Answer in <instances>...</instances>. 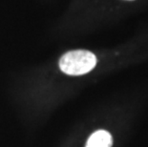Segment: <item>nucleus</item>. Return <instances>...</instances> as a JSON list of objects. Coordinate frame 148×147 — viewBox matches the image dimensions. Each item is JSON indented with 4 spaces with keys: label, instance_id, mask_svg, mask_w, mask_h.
<instances>
[{
    "label": "nucleus",
    "instance_id": "nucleus-3",
    "mask_svg": "<svg viewBox=\"0 0 148 147\" xmlns=\"http://www.w3.org/2000/svg\"><path fill=\"white\" fill-rule=\"evenodd\" d=\"M129 1H131V0H129Z\"/></svg>",
    "mask_w": 148,
    "mask_h": 147
},
{
    "label": "nucleus",
    "instance_id": "nucleus-2",
    "mask_svg": "<svg viewBox=\"0 0 148 147\" xmlns=\"http://www.w3.org/2000/svg\"><path fill=\"white\" fill-rule=\"evenodd\" d=\"M111 134L105 130H99L93 133L88 139L86 147H112Z\"/></svg>",
    "mask_w": 148,
    "mask_h": 147
},
{
    "label": "nucleus",
    "instance_id": "nucleus-1",
    "mask_svg": "<svg viewBox=\"0 0 148 147\" xmlns=\"http://www.w3.org/2000/svg\"><path fill=\"white\" fill-rule=\"evenodd\" d=\"M96 55L86 50H75L64 54L59 59V68L69 76H81L96 67Z\"/></svg>",
    "mask_w": 148,
    "mask_h": 147
}]
</instances>
